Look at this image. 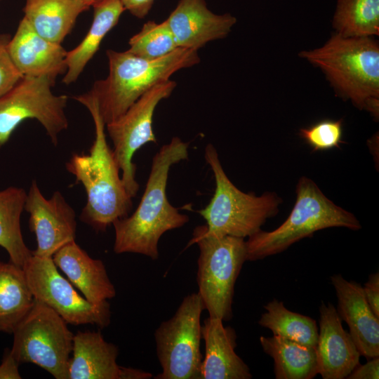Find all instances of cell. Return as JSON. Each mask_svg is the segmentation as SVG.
Masks as SVG:
<instances>
[{"instance_id": "1", "label": "cell", "mask_w": 379, "mask_h": 379, "mask_svg": "<svg viewBox=\"0 0 379 379\" xmlns=\"http://www.w3.org/2000/svg\"><path fill=\"white\" fill-rule=\"evenodd\" d=\"M187 142L173 137L152 159L146 187L135 211L113 222L114 251L133 253L152 260L159 258L158 243L167 231L180 228L189 221L167 198L166 185L171 167L188 158Z\"/></svg>"}, {"instance_id": "2", "label": "cell", "mask_w": 379, "mask_h": 379, "mask_svg": "<svg viewBox=\"0 0 379 379\" xmlns=\"http://www.w3.org/2000/svg\"><path fill=\"white\" fill-rule=\"evenodd\" d=\"M74 99L89 111L95 127V140L89 153L74 154L66 163V169L86 193V203L80 220L96 231H105L116 220L128 216L133 203L126 191L113 149L107 143L105 123L97 102L89 92Z\"/></svg>"}, {"instance_id": "3", "label": "cell", "mask_w": 379, "mask_h": 379, "mask_svg": "<svg viewBox=\"0 0 379 379\" xmlns=\"http://www.w3.org/2000/svg\"><path fill=\"white\" fill-rule=\"evenodd\" d=\"M298 55L324 74L336 95L379 116V43L374 37H345L334 32L321 47Z\"/></svg>"}, {"instance_id": "4", "label": "cell", "mask_w": 379, "mask_h": 379, "mask_svg": "<svg viewBox=\"0 0 379 379\" xmlns=\"http://www.w3.org/2000/svg\"><path fill=\"white\" fill-rule=\"evenodd\" d=\"M198 51L178 48L168 55L147 60L129 51L106 52L109 74L88 92L95 99L105 124L121 117L140 96L176 72L200 62Z\"/></svg>"}, {"instance_id": "5", "label": "cell", "mask_w": 379, "mask_h": 379, "mask_svg": "<svg viewBox=\"0 0 379 379\" xmlns=\"http://www.w3.org/2000/svg\"><path fill=\"white\" fill-rule=\"evenodd\" d=\"M336 227L361 228L354 214L335 204L313 180L303 176L298 182L295 203L286 220L272 231L260 230L248 237L246 260L276 255L319 230Z\"/></svg>"}, {"instance_id": "6", "label": "cell", "mask_w": 379, "mask_h": 379, "mask_svg": "<svg viewBox=\"0 0 379 379\" xmlns=\"http://www.w3.org/2000/svg\"><path fill=\"white\" fill-rule=\"evenodd\" d=\"M204 157L215 181L210 202L198 211L206 220L207 234L244 239L260 231L267 219L277 215L281 203L277 194L265 192L256 196L239 190L227 176L213 145H206Z\"/></svg>"}, {"instance_id": "7", "label": "cell", "mask_w": 379, "mask_h": 379, "mask_svg": "<svg viewBox=\"0 0 379 379\" xmlns=\"http://www.w3.org/2000/svg\"><path fill=\"white\" fill-rule=\"evenodd\" d=\"M194 244L199 249L197 280L204 310L209 317L228 321L232 318L235 283L246 261V241L207 234L204 225L194 228L187 246Z\"/></svg>"}, {"instance_id": "8", "label": "cell", "mask_w": 379, "mask_h": 379, "mask_svg": "<svg viewBox=\"0 0 379 379\" xmlns=\"http://www.w3.org/2000/svg\"><path fill=\"white\" fill-rule=\"evenodd\" d=\"M67 324L53 310L35 300L13 331L8 352L19 364L32 363L56 379H68L74 334Z\"/></svg>"}, {"instance_id": "9", "label": "cell", "mask_w": 379, "mask_h": 379, "mask_svg": "<svg viewBox=\"0 0 379 379\" xmlns=\"http://www.w3.org/2000/svg\"><path fill=\"white\" fill-rule=\"evenodd\" d=\"M204 306L198 293L185 296L174 315L154 332L162 371L156 379H200L201 316Z\"/></svg>"}, {"instance_id": "10", "label": "cell", "mask_w": 379, "mask_h": 379, "mask_svg": "<svg viewBox=\"0 0 379 379\" xmlns=\"http://www.w3.org/2000/svg\"><path fill=\"white\" fill-rule=\"evenodd\" d=\"M53 80L45 77H23L0 97V147L10 139L16 128L27 119H36L54 145L58 135L68 127L65 107L68 97L53 93Z\"/></svg>"}, {"instance_id": "11", "label": "cell", "mask_w": 379, "mask_h": 379, "mask_svg": "<svg viewBox=\"0 0 379 379\" xmlns=\"http://www.w3.org/2000/svg\"><path fill=\"white\" fill-rule=\"evenodd\" d=\"M34 299L57 312L67 324L109 326L110 305L107 300L93 304L81 295L58 272L50 257L32 254L23 266Z\"/></svg>"}, {"instance_id": "12", "label": "cell", "mask_w": 379, "mask_h": 379, "mask_svg": "<svg viewBox=\"0 0 379 379\" xmlns=\"http://www.w3.org/2000/svg\"><path fill=\"white\" fill-rule=\"evenodd\" d=\"M177 84L168 80L159 83L140 96L121 117L106 124L113 143L114 157L121 171V180L128 194L136 196L139 185L135 179L136 165L133 157L148 142H157L152 119L158 104L171 96Z\"/></svg>"}, {"instance_id": "13", "label": "cell", "mask_w": 379, "mask_h": 379, "mask_svg": "<svg viewBox=\"0 0 379 379\" xmlns=\"http://www.w3.org/2000/svg\"><path fill=\"white\" fill-rule=\"evenodd\" d=\"M24 210L29 214V227L36 236L33 255L52 258L60 248L75 241L76 213L60 192L55 191L46 199L34 180L27 192Z\"/></svg>"}, {"instance_id": "14", "label": "cell", "mask_w": 379, "mask_h": 379, "mask_svg": "<svg viewBox=\"0 0 379 379\" xmlns=\"http://www.w3.org/2000/svg\"><path fill=\"white\" fill-rule=\"evenodd\" d=\"M319 330L315 347L318 374L323 379H344L359 365L360 353L349 332L343 327L336 308L319 306Z\"/></svg>"}, {"instance_id": "15", "label": "cell", "mask_w": 379, "mask_h": 379, "mask_svg": "<svg viewBox=\"0 0 379 379\" xmlns=\"http://www.w3.org/2000/svg\"><path fill=\"white\" fill-rule=\"evenodd\" d=\"M165 20L179 48L196 51L226 37L237 22L230 13H213L205 0H180Z\"/></svg>"}, {"instance_id": "16", "label": "cell", "mask_w": 379, "mask_h": 379, "mask_svg": "<svg viewBox=\"0 0 379 379\" xmlns=\"http://www.w3.org/2000/svg\"><path fill=\"white\" fill-rule=\"evenodd\" d=\"M338 301V313L349 326L361 355L368 359L379 357V318L369 306L362 286L341 274L331 277Z\"/></svg>"}, {"instance_id": "17", "label": "cell", "mask_w": 379, "mask_h": 379, "mask_svg": "<svg viewBox=\"0 0 379 379\" xmlns=\"http://www.w3.org/2000/svg\"><path fill=\"white\" fill-rule=\"evenodd\" d=\"M9 55L23 76L45 77L55 81L66 72L67 52L61 44L39 35L23 17L7 44Z\"/></svg>"}, {"instance_id": "18", "label": "cell", "mask_w": 379, "mask_h": 379, "mask_svg": "<svg viewBox=\"0 0 379 379\" xmlns=\"http://www.w3.org/2000/svg\"><path fill=\"white\" fill-rule=\"evenodd\" d=\"M205 355L201 365L200 379H250L247 364L237 354V334L223 321L208 317L201 326Z\"/></svg>"}, {"instance_id": "19", "label": "cell", "mask_w": 379, "mask_h": 379, "mask_svg": "<svg viewBox=\"0 0 379 379\" xmlns=\"http://www.w3.org/2000/svg\"><path fill=\"white\" fill-rule=\"evenodd\" d=\"M52 259L72 284L91 303L98 304L116 295L114 286L103 262L91 258L75 241L60 248Z\"/></svg>"}, {"instance_id": "20", "label": "cell", "mask_w": 379, "mask_h": 379, "mask_svg": "<svg viewBox=\"0 0 379 379\" xmlns=\"http://www.w3.org/2000/svg\"><path fill=\"white\" fill-rule=\"evenodd\" d=\"M68 379H121L117 362L119 349L99 331H79L74 335Z\"/></svg>"}, {"instance_id": "21", "label": "cell", "mask_w": 379, "mask_h": 379, "mask_svg": "<svg viewBox=\"0 0 379 379\" xmlns=\"http://www.w3.org/2000/svg\"><path fill=\"white\" fill-rule=\"evenodd\" d=\"M91 6L93 18L88 32L77 47L67 52V70L62 82L67 85L77 81L99 49L105 36L117 25L125 11L121 0H98Z\"/></svg>"}, {"instance_id": "22", "label": "cell", "mask_w": 379, "mask_h": 379, "mask_svg": "<svg viewBox=\"0 0 379 379\" xmlns=\"http://www.w3.org/2000/svg\"><path fill=\"white\" fill-rule=\"evenodd\" d=\"M88 8L84 0H26L23 11L24 18L39 35L61 44Z\"/></svg>"}, {"instance_id": "23", "label": "cell", "mask_w": 379, "mask_h": 379, "mask_svg": "<svg viewBox=\"0 0 379 379\" xmlns=\"http://www.w3.org/2000/svg\"><path fill=\"white\" fill-rule=\"evenodd\" d=\"M265 354L273 359L277 379H312L318 374L315 347L288 338L260 336Z\"/></svg>"}, {"instance_id": "24", "label": "cell", "mask_w": 379, "mask_h": 379, "mask_svg": "<svg viewBox=\"0 0 379 379\" xmlns=\"http://www.w3.org/2000/svg\"><path fill=\"white\" fill-rule=\"evenodd\" d=\"M34 300L23 268L0 261V331L13 333Z\"/></svg>"}, {"instance_id": "25", "label": "cell", "mask_w": 379, "mask_h": 379, "mask_svg": "<svg viewBox=\"0 0 379 379\" xmlns=\"http://www.w3.org/2000/svg\"><path fill=\"white\" fill-rule=\"evenodd\" d=\"M26 197L21 187L11 186L0 190V246L10 261L20 267L32 255L24 241L20 224Z\"/></svg>"}, {"instance_id": "26", "label": "cell", "mask_w": 379, "mask_h": 379, "mask_svg": "<svg viewBox=\"0 0 379 379\" xmlns=\"http://www.w3.org/2000/svg\"><path fill=\"white\" fill-rule=\"evenodd\" d=\"M258 324L274 335L288 338L315 347L318 340L317 321L312 318L288 310L282 301L273 299L265 306Z\"/></svg>"}, {"instance_id": "27", "label": "cell", "mask_w": 379, "mask_h": 379, "mask_svg": "<svg viewBox=\"0 0 379 379\" xmlns=\"http://www.w3.org/2000/svg\"><path fill=\"white\" fill-rule=\"evenodd\" d=\"M331 23L343 36H378L379 0H338Z\"/></svg>"}, {"instance_id": "28", "label": "cell", "mask_w": 379, "mask_h": 379, "mask_svg": "<svg viewBox=\"0 0 379 379\" xmlns=\"http://www.w3.org/2000/svg\"><path fill=\"white\" fill-rule=\"evenodd\" d=\"M128 44V51L147 60L165 57L179 48L166 20L161 23L147 22L130 39Z\"/></svg>"}, {"instance_id": "29", "label": "cell", "mask_w": 379, "mask_h": 379, "mask_svg": "<svg viewBox=\"0 0 379 379\" xmlns=\"http://www.w3.org/2000/svg\"><path fill=\"white\" fill-rule=\"evenodd\" d=\"M343 119H324L299 131V135L314 151L336 148L343 142Z\"/></svg>"}, {"instance_id": "30", "label": "cell", "mask_w": 379, "mask_h": 379, "mask_svg": "<svg viewBox=\"0 0 379 379\" xmlns=\"http://www.w3.org/2000/svg\"><path fill=\"white\" fill-rule=\"evenodd\" d=\"M8 36L0 35V97L9 91L22 77L7 49Z\"/></svg>"}, {"instance_id": "31", "label": "cell", "mask_w": 379, "mask_h": 379, "mask_svg": "<svg viewBox=\"0 0 379 379\" xmlns=\"http://www.w3.org/2000/svg\"><path fill=\"white\" fill-rule=\"evenodd\" d=\"M362 287L369 306L379 318V273L371 274Z\"/></svg>"}, {"instance_id": "32", "label": "cell", "mask_w": 379, "mask_h": 379, "mask_svg": "<svg viewBox=\"0 0 379 379\" xmlns=\"http://www.w3.org/2000/svg\"><path fill=\"white\" fill-rule=\"evenodd\" d=\"M349 379H378L379 357L369 359L364 365H358L347 377Z\"/></svg>"}, {"instance_id": "33", "label": "cell", "mask_w": 379, "mask_h": 379, "mask_svg": "<svg viewBox=\"0 0 379 379\" xmlns=\"http://www.w3.org/2000/svg\"><path fill=\"white\" fill-rule=\"evenodd\" d=\"M125 10L135 17L142 19L150 11L154 0H121Z\"/></svg>"}, {"instance_id": "34", "label": "cell", "mask_w": 379, "mask_h": 379, "mask_svg": "<svg viewBox=\"0 0 379 379\" xmlns=\"http://www.w3.org/2000/svg\"><path fill=\"white\" fill-rule=\"evenodd\" d=\"M19 364L13 358L9 352L4 356L0 364V379H20Z\"/></svg>"}, {"instance_id": "35", "label": "cell", "mask_w": 379, "mask_h": 379, "mask_svg": "<svg viewBox=\"0 0 379 379\" xmlns=\"http://www.w3.org/2000/svg\"><path fill=\"white\" fill-rule=\"evenodd\" d=\"M152 373L133 368L121 366V379H149Z\"/></svg>"}, {"instance_id": "36", "label": "cell", "mask_w": 379, "mask_h": 379, "mask_svg": "<svg viewBox=\"0 0 379 379\" xmlns=\"http://www.w3.org/2000/svg\"><path fill=\"white\" fill-rule=\"evenodd\" d=\"M86 5L89 8L98 0H84Z\"/></svg>"}]
</instances>
